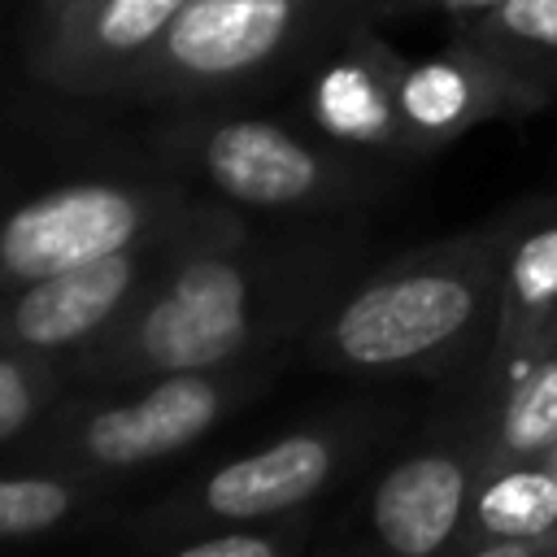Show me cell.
Segmentation results:
<instances>
[{
    "label": "cell",
    "instance_id": "cell-1",
    "mask_svg": "<svg viewBox=\"0 0 557 557\" xmlns=\"http://www.w3.org/2000/svg\"><path fill=\"white\" fill-rule=\"evenodd\" d=\"M361 218L257 222L226 205L157 278L135 318L78 366V387L213 370L292 352L326 300L366 265Z\"/></svg>",
    "mask_w": 557,
    "mask_h": 557
},
{
    "label": "cell",
    "instance_id": "cell-2",
    "mask_svg": "<svg viewBox=\"0 0 557 557\" xmlns=\"http://www.w3.org/2000/svg\"><path fill=\"white\" fill-rule=\"evenodd\" d=\"M544 196H522L444 239L366 261L318 313L300 357L357 383L457 379L487 357L505 257Z\"/></svg>",
    "mask_w": 557,
    "mask_h": 557
},
{
    "label": "cell",
    "instance_id": "cell-3",
    "mask_svg": "<svg viewBox=\"0 0 557 557\" xmlns=\"http://www.w3.org/2000/svg\"><path fill=\"white\" fill-rule=\"evenodd\" d=\"M409 431V409L383 396L331 405L235 457L209 461L157 496L117 509L113 535L131 548L174 535L278 522L322 509L335 492L357 483Z\"/></svg>",
    "mask_w": 557,
    "mask_h": 557
},
{
    "label": "cell",
    "instance_id": "cell-4",
    "mask_svg": "<svg viewBox=\"0 0 557 557\" xmlns=\"http://www.w3.org/2000/svg\"><path fill=\"white\" fill-rule=\"evenodd\" d=\"M139 152L213 200L274 222L361 218L396 196L405 170L248 104L170 109Z\"/></svg>",
    "mask_w": 557,
    "mask_h": 557
},
{
    "label": "cell",
    "instance_id": "cell-5",
    "mask_svg": "<svg viewBox=\"0 0 557 557\" xmlns=\"http://www.w3.org/2000/svg\"><path fill=\"white\" fill-rule=\"evenodd\" d=\"M496 383L487 361L444 379L418 431L357 479L309 557H444L487 466Z\"/></svg>",
    "mask_w": 557,
    "mask_h": 557
},
{
    "label": "cell",
    "instance_id": "cell-6",
    "mask_svg": "<svg viewBox=\"0 0 557 557\" xmlns=\"http://www.w3.org/2000/svg\"><path fill=\"white\" fill-rule=\"evenodd\" d=\"M287 361L292 352H274L117 387H74L0 466H57L131 487L139 474L196 453L244 405L270 392Z\"/></svg>",
    "mask_w": 557,
    "mask_h": 557
},
{
    "label": "cell",
    "instance_id": "cell-7",
    "mask_svg": "<svg viewBox=\"0 0 557 557\" xmlns=\"http://www.w3.org/2000/svg\"><path fill=\"white\" fill-rule=\"evenodd\" d=\"M348 22L344 0H187L104 104H252L292 87Z\"/></svg>",
    "mask_w": 557,
    "mask_h": 557
},
{
    "label": "cell",
    "instance_id": "cell-8",
    "mask_svg": "<svg viewBox=\"0 0 557 557\" xmlns=\"http://www.w3.org/2000/svg\"><path fill=\"white\" fill-rule=\"evenodd\" d=\"M205 200L209 191L144 152L0 191V296L152 235Z\"/></svg>",
    "mask_w": 557,
    "mask_h": 557
},
{
    "label": "cell",
    "instance_id": "cell-9",
    "mask_svg": "<svg viewBox=\"0 0 557 557\" xmlns=\"http://www.w3.org/2000/svg\"><path fill=\"white\" fill-rule=\"evenodd\" d=\"M222 209L226 205L209 196L200 209L157 226L152 235H139L52 278L4 292L0 296V348L61 357V361L83 366L135 318V309L148 300L157 278L187 248V239L205 222H213Z\"/></svg>",
    "mask_w": 557,
    "mask_h": 557
},
{
    "label": "cell",
    "instance_id": "cell-10",
    "mask_svg": "<svg viewBox=\"0 0 557 557\" xmlns=\"http://www.w3.org/2000/svg\"><path fill=\"white\" fill-rule=\"evenodd\" d=\"M405 52L383 39L379 22H348L292 83L296 91V122L318 131L322 139L413 165L409 131L400 117V70Z\"/></svg>",
    "mask_w": 557,
    "mask_h": 557
},
{
    "label": "cell",
    "instance_id": "cell-11",
    "mask_svg": "<svg viewBox=\"0 0 557 557\" xmlns=\"http://www.w3.org/2000/svg\"><path fill=\"white\" fill-rule=\"evenodd\" d=\"M557 96L535 78L518 74L500 57L483 52L466 35H448V44L431 57L405 61L400 70V117L409 131L413 161H426L487 122H522L548 109Z\"/></svg>",
    "mask_w": 557,
    "mask_h": 557
},
{
    "label": "cell",
    "instance_id": "cell-12",
    "mask_svg": "<svg viewBox=\"0 0 557 557\" xmlns=\"http://www.w3.org/2000/svg\"><path fill=\"white\" fill-rule=\"evenodd\" d=\"M183 4L187 0H83L52 30L26 39V74L52 96L104 104Z\"/></svg>",
    "mask_w": 557,
    "mask_h": 557
},
{
    "label": "cell",
    "instance_id": "cell-13",
    "mask_svg": "<svg viewBox=\"0 0 557 557\" xmlns=\"http://www.w3.org/2000/svg\"><path fill=\"white\" fill-rule=\"evenodd\" d=\"M548 348H557V196H544L505 257L496 331L483 361L492 374H513Z\"/></svg>",
    "mask_w": 557,
    "mask_h": 557
},
{
    "label": "cell",
    "instance_id": "cell-14",
    "mask_svg": "<svg viewBox=\"0 0 557 557\" xmlns=\"http://www.w3.org/2000/svg\"><path fill=\"white\" fill-rule=\"evenodd\" d=\"M126 483L87 479L57 466H0V548L44 544L113 522Z\"/></svg>",
    "mask_w": 557,
    "mask_h": 557
},
{
    "label": "cell",
    "instance_id": "cell-15",
    "mask_svg": "<svg viewBox=\"0 0 557 557\" xmlns=\"http://www.w3.org/2000/svg\"><path fill=\"white\" fill-rule=\"evenodd\" d=\"M496 540H557V453L487 466L479 474L448 553Z\"/></svg>",
    "mask_w": 557,
    "mask_h": 557
},
{
    "label": "cell",
    "instance_id": "cell-16",
    "mask_svg": "<svg viewBox=\"0 0 557 557\" xmlns=\"http://www.w3.org/2000/svg\"><path fill=\"white\" fill-rule=\"evenodd\" d=\"M496 379L500 383L487 435V466L557 453V348Z\"/></svg>",
    "mask_w": 557,
    "mask_h": 557
},
{
    "label": "cell",
    "instance_id": "cell-17",
    "mask_svg": "<svg viewBox=\"0 0 557 557\" xmlns=\"http://www.w3.org/2000/svg\"><path fill=\"white\" fill-rule=\"evenodd\" d=\"M453 30L557 96V0H492Z\"/></svg>",
    "mask_w": 557,
    "mask_h": 557
},
{
    "label": "cell",
    "instance_id": "cell-18",
    "mask_svg": "<svg viewBox=\"0 0 557 557\" xmlns=\"http://www.w3.org/2000/svg\"><path fill=\"white\" fill-rule=\"evenodd\" d=\"M78 387V366L0 348V461Z\"/></svg>",
    "mask_w": 557,
    "mask_h": 557
},
{
    "label": "cell",
    "instance_id": "cell-19",
    "mask_svg": "<svg viewBox=\"0 0 557 557\" xmlns=\"http://www.w3.org/2000/svg\"><path fill=\"white\" fill-rule=\"evenodd\" d=\"M318 531H322V509H309V513L278 518V522L174 535L161 544L131 548V557H309Z\"/></svg>",
    "mask_w": 557,
    "mask_h": 557
},
{
    "label": "cell",
    "instance_id": "cell-20",
    "mask_svg": "<svg viewBox=\"0 0 557 557\" xmlns=\"http://www.w3.org/2000/svg\"><path fill=\"white\" fill-rule=\"evenodd\" d=\"M357 17L366 22H392V17H409V13H431V9H444L453 17H466L492 0H344Z\"/></svg>",
    "mask_w": 557,
    "mask_h": 557
},
{
    "label": "cell",
    "instance_id": "cell-21",
    "mask_svg": "<svg viewBox=\"0 0 557 557\" xmlns=\"http://www.w3.org/2000/svg\"><path fill=\"white\" fill-rule=\"evenodd\" d=\"M444 557H557V540H496V544H479Z\"/></svg>",
    "mask_w": 557,
    "mask_h": 557
},
{
    "label": "cell",
    "instance_id": "cell-22",
    "mask_svg": "<svg viewBox=\"0 0 557 557\" xmlns=\"http://www.w3.org/2000/svg\"><path fill=\"white\" fill-rule=\"evenodd\" d=\"M78 4H83V0H30V13H26V39L52 30V26H57L61 17H70Z\"/></svg>",
    "mask_w": 557,
    "mask_h": 557
}]
</instances>
